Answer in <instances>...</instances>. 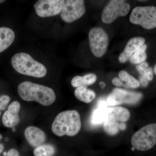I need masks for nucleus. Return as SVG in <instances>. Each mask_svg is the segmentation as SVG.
<instances>
[{"mask_svg": "<svg viewBox=\"0 0 156 156\" xmlns=\"http://www.w3.org/2000/svg\"><path fill=\"white\" fill-rule=\"evenodd\" d=\"M3 125L9 128H14L20 122L18 114H14L8 111L5 112L2 118Z\"/></svg>", "mask_w": 156, "mask_h": 156, "instance_id": "18", "label": "nucleus"}, {"mask_svg": "<svg viewBox=\"0 0 156 156\" xmlns=\"http://www.w3.org/2000/svg\"><path fill=\"white\" fill-rule=\"evenodd\" d=\"M142 94L116 88L108 96L106 102L109 106H116L122 104H135L141 99Z\"/></svg>", "mask_w": 156, "mask_h": 156, "instance_id": "9", "label": "nucleus"}, {"mask_svg": "<svg viewBox=\"0 0 156 156\" xmlns=\"http://www.w3.org/2000/svg\"><path fill=\"white\" fill-rule=\"evenodd\" d=\"M11 98L7 95H3L0 96V111L5 109L9 102Z\"/></svg>", "mask_w": 156, "mask_h": 156, "instance_id": "23", "label": "nucleus"}, {"mask_svg": "<svg viewBox=\"0 0 156 156\" xmlns=\"http://www.w3.org/2000/svg\"><path fill=\"white\" fill-rule=\"evenodd\" d=\"M1 115V111H0V115Z\"/></svg>", "mask_w": 156, "mask_h": 156, "instance_id": "34", "label": "nucleus"}, {"mask_svg": "<svg viewBox=\"0 0 156 156\" xmlns=\"http://www.w3.org/2000/svg\"><path fill=\"white\" fill-rule=\"evenodd\" d=\"M20 105L17 101H14L10 104L8 107V111L14 114H18L20 110Z\"/></svg>", "mask_w": 156, "mask_h": 156, "instance_id": "22", "label": "nucleus"}, {"mask_svg": "<svg viewBox=\"0 0 156 156\" xmlns=\"http://www.w3.org/2000/svg\"><path fill=\"white\" fill-rule=\"evenodd\" d=\"M147 46L146 44L143 45L131 57L130 60L134 64H138L143 63L147 59L146 51Z\"/></svg>", "mask_w": 156, "mask_h": 156, "instance_id": "20", "label": "nucleus"}, {"mask_svg": "<svg viewBox=\"0 0 156 156\" xmlns=\"http://www.w3.org/2000/svg\"><path fill=\"white\" fill-rule=\"evenodd\" d=\"M130 21L133 24L139 25L147 30L156 27V7L154 6L136 7L130 16Z\"/></svg>", "mask_w": 156, "mask_h": 156, "instance_id": "6", "label": "nucleus"}, {"mask_svg": "<svg viewBox=\"0 0 156 156\" xmlns=\"http://www.w3.org/2000/svg\"><path fill=\"white\" fill-rule=\"evenodd\" d=\"M148 67V64L147 62H144L136 66V69L139 72L141 76H145L146 71Z\"/></svg>", "mask_w": 156, "mask_h": 156, "instance_id": "24", "label": "nucleus"}, {"mask_svg": "<svg viewBox=\"0 0 156 156\" xmlns=\"http://www.w3.org/2000/svg\"><path fill=\"white\" fill-rule=\"evenodd\" d=\"M4 147L3 144H0V154L2 153V152L4 150Z\"/></svg>", "mask_w": 156, "mask_h": 156, "instance_id": "29", "label": "nucleus"}, {"mask_svg": "<svg viewBox=\"0 0 156 156\" xmlns=\"http://www.w3.org/2000/svg\"><path fill=\"white\" fill-rule=\"evenodd\" d=\"M140 83L144 87L146 86L148 84V80L145 76H140Z\"/></svg>", "mask_w": 156, "mask_h": 156, "instance_id": "28", "label": "nucleus"}, {"mask_svg": "<svg viewBox=\"0 0 156 156\" xmlns=\"http://www.w3.org/2000/svg\"><path fill=\"white\" fill-rule=\"evenodd\" d=\"M7 156H20L18 151L15 149H11L7 154Z\"/></svg>", "mask_w": 156, "mask_h": 156, "instance_id": "27", "label": "nucleus"}, {"mask_svg": "<svg viewBox=\"0 0 156 156\" xmlns=\"http://www.w3.org/2000/svg\"><path fill=\"white\" fill-rule=\"evenodd\" d=\"M15 33L8 27H0V53L6 50L14 42Z\"/></svg>", "mask_w": 156, "mask_h": 156, "instance_id": "15", "label": "nucleus"}, {"mask_svg": "<svg viewBox=\"0 0 156 156\" xmlns=\"http://www.w3.org/2000/svg\"><path fill=\"white\" fill-rule=\"evenodd\" d=\"M74 94L77 99L86 103L92 102L96 96L93 90L88 89L86 86L76 88L75 90Z\"/></svg>", "mask_w": 156, "mask_h": 156, "instance_id": "16", "label": "nucleus"}, {"mask_svg": "<svg viewBox=\"0 0 156 156\" xmlns=\"http://www.w3.org/2000/svg\"><path fill=\"white\" fill-rule=\"evenodd\" d=\"M12 130H13V131H15V128H14H14H12Z\"/></svg>", "mask_w": 156, "mask_h": 156, "instance_id": "33", "label": "nucleus"}, {"mask_svg": "<svg viewBox=\"0 0 156 156\" xmlns=\"http://www.w3.org/2000/svg\"><path fill=\"white\" fill-rule=\"evenodd\" d=\"M145 76L148 80L151 81L152 80L153 78V69L152 68H148L146 71Z\"/></svg>", "mask_w": 156, "mask_h": 156, "instance_id": "25", "label": "nucleus"}, {"mask_svg": "<svg viewBox=\"0 0 156 156\" xmlns=\"http://www.w3.org/2000/svg\"><path fill=\"white\" fill-rule=\"evenodd\" d=\"M55 153V148L50 144H42L34 151V156H52Z\"/></svg>", "mask_w": 156, "mask_h": 156, "instance_id": "21", "label": "nucleus"}, {"mask_svg": "<svg viewBox=\"0 0 156 156\" xmlns=\"http://www.w3.org/2000/svg\"><path fill=\"white\" fill-rule=\"evenodd\" d=\"M89 46L93 55L101 57L107 50L108 37L106 32L100 27H94L89 34Z\"/></svg>", "mask_w": 156, "mask_h": 156, "instance_id": "7", "label": "nucleus"}, {"mask_svg": "<svg viewBox=\"0 0 156 156\" xmlns=\"http://www.w3.org/2000/svg\"><path fill=\"white\" fill-rule=\"evenodd\" d=\"M81 128L80 116L76 110H67L58 114L53 121L52 131L55 135L74 136Z\"/></svg>", "mask_w": 156, "mask_h": 156, "instance_id": "2", "label": "nucleus"}, {"mask_svg": "<svg viewBox=\"0 0 156 156\" xmlns=\"http://www.w3.org/2000/svg\"><path fill=\"white\" fill-rule=\"evenodd\" d=\"M24 135L27 141L34 147L42 145L46 140L44 132L34 126H29L25 129Z\"/></svg>", "mask_w": 156, "mask_h": 156, "instance_id": "13", "label": "nucleus"}, {"mask_svg": "<svg viewBox=\"0 0 156 156\" xmlns=\"http://www.w3.org/2000/svg\"><path fill=\"white\" fill-rule=\"evenodd\" d=\"M119 78L123 82L126 83L125 87L128 88H138L140 86L139 81L136 79L129 75L128 73L125 71H121L119 73Z\"/></svg>", "mask_w": 156, "mask_h": 156, "instance_id": "19", "label": "nucleus"}, {"mask_svg": "<svg viewBox=\"0 0 156 156\" xmlns=\"http://www.w3.org/2000/svg\"><path fill=\"white\" fill-rule=\"evenodd\" d=\"M144 43L145 39L142 37H134L130 39L126 44L124 51L119 56V61L121 63L126 62L144 44Z\"/></svg>", "mask_w": 156, "mask_h": 156, "instance_id": "12", "label": "nucleus"}, {"mask_svg": "<svg viewBox=\"0 0 156 156\" xmlns=\"http://www.w3.org/2000/svg\"><path fill=\"white\" fill-rule=\"evenodd\" d=\"M64 0H39L34 5L37 15L46 17L57 15L61 12Z\"/></svg>", "mask_w": 156, "mask_h": 156, "instance_id": "11", "label": "nucleus"}, {"mask_svg": "<svg viewBox=\"0 0 156 156\" xmlns=\"http://www.w3.org/2000/svg\"><path fill=\"white\" fill-rule=\"evenodd\" d=\"M112 83L115 86H117V87H122V86H124V84H123V81L120 79V78H115L112 80Z\"/></svg>", "mask_w": 156, "mask_h": 156, "instance_id": "26", "label": "nucleus"}, {"mask_svg": "<svg viewBox=\"0 0 156 156\" xmlns=\"http://www.w3.org/2000/svg\"><path fill=\"white\" fill-rule=\"evenodd\" d=\"M5 1H3V0H0V3H2L5 2Z\"/></svg>", "mask_w": 156, "mask_h": 156, "instance_id": "32", "label": "nucleus"}, {"mask_svg": "<svg viewBox=\"0 0 156 156\" xmlns=\"http://www.w3.org/2000/svg\"><path fill=\"white\" fill-rule=\"evenodd\" d=\"M154 70L155 73L156 74V65L155 66L154 68Z\"/></svg>", "mask_w": 156, "mask_h": 156, "instance_id": "31", "label": "nucleus"}, {"mask_svg": "<svg viewBox=\"0 0 156 156\" xmlns=\"http://www.w3.org/2000/svg\"><path fill=\"white\" fill-rule=\"evenodd\" d=\"M97 80V76L94 74H89L84 76H77L74 77L71 81V85L73 87L78 88L82 86L92 85Z\"/></svg>", "mask_w": 156, "mask_h": 156, "instance_id": "17", "label": "nucleus"}, {"mask_svg": "<svg viewBox=\"0 0 156 156\" xmlns=\"http://www.w3.org/2000/svg\"><path fill=\"white\" fill-rule=\"evenodd\" d=\"M130 10V5L126 1L112 0L103 9L101 20L105 23H111L119 17L126 16Z\"/></svg>", "mask_w": 156, "mask_h": 156, "instance_id": "8", "label": "nucleus"}, {"mask_svg": "<svg viewBox=\"0 0 156 156\" xmlns=\"http://www.w3.org/2000/svg\"><path fill=\"white\" fill-rule=\"evenodd\" d=\"M85 12L84 1L67 0L65 1L60 16L65 22L70 23L82 17Z\"/></svg>", "mask_w": 156, "mask_h": 156, "instance_id": "10", "label": "nucleus"}, {"mask_svg": "<svg viewBox=\"0 0 156 156\" xmlns=\"http://www.w3.org/2000/svg\"><path fill=\"white\" fill-rule=\"evenodd\" d=\"M108 106L106 101L99 100L97 107L92 113L91 118V121L93 125H99L104 122L108 108Z\"/></svg>", "mask_w": 156, "mask_h": 156, "instance_id": "14", "label": "nucleus"}, {"mask_svg": "<svg viewBox=\"0 0 156 156\" xmlns=\"http://www.w3.org/2000/svg\"><path fill=\"white\" fill-rule=\"evenodd\" d=\"M100 84L101 86H103V87H104L105 84L104 83H102V82H101V83Z\"/></svg>", "mask_w": 156, "mask_h": 156, "instance_id": "30", "label": "nucleus"}, {"mask_svg": "<svg viewBox=\"0 0 156 156\" xmlns=\"http://www.w3.org/2000/svg\"><path fill=\"white\" fill-rule=\"evenodd\" d=\"M131 116L128 110L122 107L108 108L103 122L104 129L110 135H116L126 128V122Z\"/></svg>", "mask_w": 156, "mask_h": 156, "instance_id": "4", "label": "nucleus"}, {"mask_svg": "<svg viewBox=\"0 0 156 156\" xmlns=\"http://www.w3.org/2000/svg\"><path fill=\"white\" fill-rule=\"evenodd\" d=\"M11 64L14 69L19 73L37 78L44 77L47 70L44 65L34 60L27 53L15 54L11 58Z\"/></svg>", "mask_w": 156, "mask_h": 156, "instance_id": "3", "label": "nucleus"}, {"mask_svg": "<svg viewBox=\"0 0 156 156\" xmlns=\"http://www.w3.org/2000/svg\"><path fill=\"white\" fill-rule=\"evenodd\" d=\"M131 144L135 149L146 151L156 144V124H149L135 132L131 139Z\"/></svg>", "mask_w": 156, "mask_h": 156, "instance_id": "5", "label": "nucleus"}, {"mask_svg": "<svg viewBox=\"0 0 156 156\" xmlns=\"http://www.w3.org/2000/svg\"><path fill=\"white\" fill-rule=\"evenodd\" d=\"M18 94L23 100L36 101L44 106L53 104L56 99L53 89L46 86L25 81L18 86Z\"/></svg>", "mask_w": 156, "mask_h": 156, "instance_id": "1", "label": "nucleus"}]
</instances>
